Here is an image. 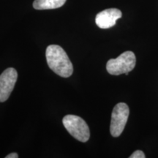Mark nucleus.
<instances>
[{
	"label": "nucleus",
	"mask_w": 158,
	"mask_h": 158,
	"mask_svg": "<svg viewBox=\"0 0 158 158\" xmlns=\"http://www.w3.org/2000/svg\"><path fill=\"white\" fill-rule=\"evenodd\" d=\"M45 55L48 67L55 73L63 78H68L73 74V64L62 47L57 45H49Z\"/></svg>",
	"instance_id": "f257e3e1"
},
{
	"label": "nucleus",
	"mask_w": 158,
	"mask_h": 158,
	"mask_svg": "<svg viewBox=\"0 0 158 158\" xmlns=\"http://www.w3.org/2000/svg\"><path fill=\"white\" fill-rule=\"evenodd\" d=\"M136 58L135 54L132 51H125L116 59H111L108 61L106 69L108 73L114 76H118L133 70L135 66Z\"/></svg>",
	"instance_id": "f03ea898"
},
{
	"label": "nucleus",
	"mask_w": 158,
	"mask_h": 158,
	"mask_svg": "<svg viewBox=\"0 0 158 158\" xmlns=\"http://www.w3.org/2000/svg\"><path fill=\"white\" fill-rule=\"evenodd\" d=\"M62 122L69 133L78 141L84 143L89 139V128L86 122L80 116L67 115L63 118Z\"/></svg>",
	"instance_id": "7ed1b4c3"
},
{
	"label": "nucleus",
	"mask_w": 158,
	"mask_h": 158,
	"mask_svg": "<svg viewBox=\"0 0 158 158\" xmlns=\"http://www.w3.org/2000/svg\"><path fill=\"white\" fill-rule=\"evenodd\" d=\"M129 114V107L124 102L116 104L114 108L110 126V132L113 137H118L122 133L127 124Z\"/></svg>",
	"instance_id": "20e7f679"
},
{
	"label": "nucleus",
	"mask_w": 158,
	"mask_h": 158,
	"mask_svg": "<svg viewBox=\"0 0 158 158\" xmlns=\"http://www.w3.org/2000/svg\"><path fill=\"white\" fill-rule=\"evenodd\" d=\"M18 73L15 69L9 68L0 75V102L9 98L16 83Z\"/></svg>",
	"instance_id": "39448f33"
},
{
	"label": "nucleus",
	"mask_w": 158,
	"mask_h": 158,
	"mask_svg": "<svg viewBox=\"0 0 158 158\" xmlns=\"http://www.w3.org/2000/svg\"><path fill=\"white\" fill-rule=\"evenodd\" d=\"M122 12L118 9L110 8L98 13L95 18L96 24L101 29H108L116 24V21L122 17Z\"/></svg>",
	"instance_id": "423d86ee"
},
{
	"label": "nucleus",
	"mask_w": 158,
	"mask_h": 158,
	"mask_svg": "<svg viewBox=\"0 0 158 158\" xmlns=\"http://www.w3.org/2000/svg\"><path fill=\"white\" fill-rule=\"evenodd\" d=\"M66 0H35L33 7L36 10H50L61 7Z\"/></svg>",
	"instance_id": "0eeeda50"
},
{
	"label": "nucleus",
	"mask_w": 158,
	"mask_h": 158,
	"mask_svg": "<svg viewBox=\"0 0 158 158\" xmlns=\"http://www.w3.org/2000/svg\"><path fill=\"white\" fill-rule=\"evenodd\" d=\"M146 156L141 150H137L130 156V158H145Z\"/></svg>",
	"instance_id": "6e6552de"
},
{
	"label": "nucleus",
	"mask_w": 158,
	"mask_h": 158,
	"mask_svg": "<svg viewBox=\"0 0 158 158\" xmlns=\"http://www.w3.org/2000/svg\"><path fill=\"white\" fill-rule=\"evenodd\" d=\"M6 158H18L19 157V155H18L17 153H10L8 155H7L5 157Z\"/></svg>",
	"instance_id": "1a4fd4ad"
}]
</instances>
